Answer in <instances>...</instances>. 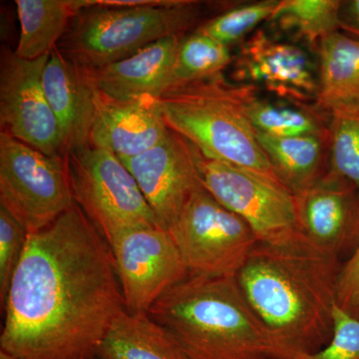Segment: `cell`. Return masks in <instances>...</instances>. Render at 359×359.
<instances>
[{
  "mask_svg": "<svg viewBox=\"0 0 359 359\" xmlns=\"http://www.w3.org/2000/svg\"><path fill=\"white\" fill-rule=\"evenodd\" d=\"M2 308L0 359H95L125 302L109 243L76 204L28 236Z\"/></svg>",
  "mask_w": 359,
  "mask_h": 359,
  "instance_id": "cell-1",
  "label": "cell"
},
{
  "mask_svg": "<svg viewBox=\"0 0 359 359\" xmlns=\"http://www.w3.org/2000/svg\"><path fill=\"white\" fill-rule=\"evenodd\" d=\"M341 266L297 233L257 243L238 271V287L285 359L316 353L332 339Z\"/></svg>",
  "mask_w": 359,
  "mask_h": 359,
  "instance_id": "cell-2",
  "label": "cell"
},
{
  "mask_svg": "<svg viewBox=\"0 0 359 359\" xmlns=\"http://www.w3.org/2000/svg\"><path fill=\"white\" fill-rule=\"evenodd\" d=\"M148 314L191 359H285L236 276H188Z\"/></svg>",
  "mask_w": 359,
  "mask_h": 359,
  "instance_id": "cell-3",
  "label": "cell"
},
{
  "mask_svg": "<svg viewBox=\"0 0 359 359\" xmlns=\"http://www.w3.org/2000/svg\"><path fill=\"white\" fill-rule=\"evenodd\" d=\"M256 95V87L231 84L221 74L169 90L158 102L168 128L204 157L278 180L248 117Z\"/></svg>",
  "mask_w": 359,
  "mask_h": 359,
  "instance_id": "cell-4",
  "label": "cell"
},
{
  "mask_svg": "<svg viewBox=\"0 0 359 359\" xmlns=\"http://www.w3.org/2000/svg\"><path fill=\"white\" fill-rule=\"evenodd\" d=\"M201 15L199 2L189 0L133 7L99 6L88 0V6L71 20L56 48L82 69H98L160 40L184 36Z\"/></svg>",
  "mask_w": 359,
  "mask_h": 359,
  "instance_id": "cell-5",
  "label": "cell"
},
{
  "mask_svg": "<svg viewBox=\"0 0 359 359\" xmlns=\"http://www.w3.org/2000/svg\"><path fill=\"white\" fill-rule=\"evenodd\" d=\"M74 205L67 157L45 155L0 133V207L30 235L50 226Z\"/></svg>",
  "mask_w": 359,
  "mask_h": 359,
  "instance_id": "cell-6",
  "label": "cell"
},
{
  "mask_svg": "<svg viewBox=\"0 0 359 359\" xmlns=\"http://www.w3.org/2000/svg\"><path fill=\"white\" fill-rule=\"evenodd\" d=\"M67 158L75 204L109 245L128 229L161 226L133 175L114 153L89 146Z\"/></svg>",
  "mask_w": 359,
  "mask_h": 359,
  "instance_id": "cell-7",
  "label": "cell"
},
{
  "mask_svg": "<svg viewBox=\"0 0 359 359\" xmlns=\"http://www.w3.org/2000/svg\"><path fill=\"white\" fill-rule=\"evenodd\" d=\"M168 231L189 276H236L259 243L247 222L203 185Z\"/></svg>",
  "mask_w": 359,
  "mask_h": 359,
  "instance_id": "cell-8",
  "label": "cell"
},
{
  "mask_svg": "<svg viewBox=\"0 0 359 359\" xmlns=\"http://www.w3.org/2000/svg\"><path fill=\"white\" fill-rule=\"evenodd\" d=\"M199 167L203 187L245 219L259 243L276 244L299 233L294 195L282 182L202 154Z\"/></svg>",
  "mask_w": 359,
  "mask_h": 359,
  "instance_id": "cell-9",
  "label": "cell"
},
{
  "mask_svg": "<svg viewBox=\"0 0 359 359\" xmlns=\"http://www.w3.org/2000/svg\"><path fill=\"white\" fill-rule=\"evenodd\" d=\"M125 309L148 313L156 302L189 276L170 231L162 226H135L110 244Z\"/></svg>",
  "mask_w": 359,
  "mask_h": 359,
  "instance_id": "cell-10",
  "label": "cell"
},
{
  "mask_svg": "<svg viewBox=\"0 0 359 359\" xmlns=\"http://www.w3.org/2000/svg\"><path fill=\"white\" fill-rule=\"evenodd\" d=\"M48 55L27 60L2 47L0 58V124L11 135L47 156L67 157L62 134L43 87Z\"/></svg>",
  "mask_w": 359,
  "mask_h": 359,
  "instance_id": "cell-11",
  "label": "cell"
},
{
  "mask_svg": "<svg viewBox=\"0 0 359 359\" xmlns=\"http://www.w3.org/2000/svg\"><path fill=\"white\" fill-rule=\"evenodd\" d=\"M201 153L191 142L170 130L150 150L131 158H120L162 228L169 230L201 183Z\"/></svg>",
  "mask_w": 359,
  "mask_h": 359,
  "instance_id": "cell-12",
  "label": "cell"
},
{
  "mask_svg": "<svg viewBox=\"0 0 359 359\" xmlns=\"http://www.w3.org/2000/svg\"><path fill=\"white\" fill-rule=\"evenodd\" d=\"M294 199L302 237L337 259L353 254L359 245V192L351 182L327 170Z\"/></svg>",
  "mask_w": 359,
  "mask_h": 359,
  "instance_id": "cell-13",
  "label": "cell"
},
{
  "mask_svg": "<svg viewBox=\"0 0 359 359\" xmlns=\"http://www.w3.org/2000/svg\"><path fill=\"white\" fill-rule=\"evenodd\" d=\"M91 87L94 113L90 146L131 158L150 150L169 133L158 98L117 99Z\"/></svg>",
  "mask_w": 359,
  "mask_h": 359,
  "instance_id": "cell-14",
  "label": "cell"
},
{
  "mask_svg": "<svg viewBox=\"0 0 359 359\" xmlns=\"http://www.w3.org/2000/svg\"><path fill=\"white\" fill-rule=\"evenodd\" d=\"M238 60V74L243 79L259 82L297 105L316 100L318 80L308 55L299 47L273 41L259 30L244 45Z\"/></svg>",
  "mask_w": 359,
  "mask_h": 359,
  "instance_id": "cell-15",
  "label": "cell"
},
{
  "mask_svg": "<svg viewBox=\"0 0 359 359\" xmlns=\"http://www.w3.org/2000/svg\"><path fill=\"white\" fill-rule=\"evenodd\" d=\"M174 36L149 45L134 55L85 75L94 88L117 99L152 96L159 98L171 87L180 42Z\"/></svg>",
  "mask_w": 359,
  "mask_h": 359,
  "instance_id": "cell-16",
  "label": "cell"
},
{
  "mask_svg": "<svg viewBox=\"0 0 359 359\" xmlns=\"http://www.w3.org/2000/svg\"><path fill=\"white\" fill-rule=\"evenodd\" d=\"M43 87L62 134L65 155L89 147L93 91L84 71L55 48L44 68Z\"/></svg>",
  "mask_w": 359,
  "mask_h": 359,
  "instance_id": "cell-17",
  "label": "cell"
},
{
  "mask_svg": "<svg viewBox=\"0 0 359 359\" xmlns=\"http://www.w3.org/2000/svg\"><path fill=\"white\" fill-rule=\"evenodd\" d=\"M316 106L328 115L359 110V39L340 32L321 40Z\"/></svg>",
  "mask_w": 359,
  "mask_h": 359,
  "instance_id": "cell-18",
  "label": "cell"
},
{
  "mask_svg": "<svg viewBox=\"0 0 359 359\" xmlns=\"http://www.w3.org/2000/svg\"><path fill=\"white\" fill-rule=\"evenodd\" d=\"M257 139L276 177L294 195L308 190L327 174L328 133L280 138L257 132Z\"/></svg>",
  "mask_w": 359,
  "mask_h": 359,
  "instance_id": "cell-19",
  "label": "cell"
},
{
  "mask_svg": "<svg viewBox=\"0 0 359 359\" xmlns=\"http://www.w3.org/2000/svg\"><path fill=\"white\" fill-rule=\"evenodd\" d=\"M95 359H191L174 335L148 313L124 311L112 323Z\"/></svg>",
  "mask_w": 359,
  "mask_h": 359,
  "instance_id": "cell-20",
  "label": "cell"
},
{
  "mask_svg": "<svg viewBox=\"0 0 359 359\" xmlns=\"http://www.w3.org/2000/svg\"><path fill=\"white\" fill-rule=\"evenodd\" d=\"M20 36L15 53L34 60L57 47L71 20L88 0H16Z\"/></svg>",
  "mask_w": 359,
  "mask_h": 359,
  "instance_id": "cell-21",
  "label": "cell"
},
{
  "mask_svg": "<svg viewBox=\"0 0 359 359\" xmlns=\"http://www.w3.org/2000/svg\"><path fill=\"white\" fill-rule=\"evenodd\" d=\"M340 0H278L271 20L318 48L321 40L340 30Z\"/></svg>",
  "mask_w": 359,
  "mask_h": 359,
  "instance_id": "cell-22",
  "label": "cell"
},
{
  "mask_svg": "<svg viewBox=\"0 0 359 359\" xmlns=\"http://www.w3.org/2000/svg\"><path fill=\"white\" fill-rule=\"evenodd\" d=\"M247 114L257 132L280 138L327 134L330 119H325L320 110L306 105H278L257 95L248 104Z\"/></svg>",
  "mask_w": 359,
  "mask_h": 359,
  "instance_id": "cell-23",
  "label": "cell"
},
{
  "mask_svg": "<svg viewBox=\"0 0 359 359\" xmlns=\"http://www.w3.org/2000/svg\"><path fill=\"white\" fill-rule=\"evenodd\" d=\"M231 61L229 47L195 30L180 42L169 90L223 74Z\"/></svg>",
  "mask_w": 359,
  "mask_h": 359,
  "instance_id": "cell-24",
  "label": "cell"
},
{
  "mask_svg": "<svg viewBox=\"0 0 359 359\" xmlns=\"http://www.w3.org/2000/svg\"><path fill=\"white\" fill-rule=\"evenodd\" d=\"M328 171L346 179L359 192V110L330 114Z\"/></svg>",
  "mask_w": 359,
  "mask_h": 359,
  "instance_id": "cell-25",
  "label": "cell"
},
{
  "mask_svg": "<svg viewBox=\"0 0 359 359\" xmlns=\"http://www.w3.org/2000/svg\"><path fill=\"white\" fill-rule=\"evenodd\" d=\"M278 0H263L230 9L199 26L196 32L229 47L241 41L257 25L271 20Z\"/></svg>",
  "mask_w": 359,
  "mask_h": 359,
  "instance_id": "cell-26",
  "label": "cell"
},
{
  "mask_svg": "<svg viewBox=\"0 0 359 359\" xmlns=\"http://www.w3.org/2000/svg\"><path fill=\"white\" fill-rule=\"evenodd\" d=\"M28 231L4 208L0 207V301L7 292L28 240Z\"/></svg>",
  "mask_w": 359,
  "mask_h": 359,
  "instance_id": "cell-27",
  "label": "cell"
},
{
  "mask_svg": "<svg viewBox=\"0 0 359 359\" xmlns=\"http://www.w3.org/2000/svg\"><path fill=\"white\" fill-rule=\"evenodd\" d=\"M297 359H359V318L335 306L334 332L320 351Z\"/></svg>",
  "mask_w": 359,
  "mask_h": 359,
  "instance_id": "cell-28",
  "label": "cell"
},
{
  "mask_svg": "<svg viewBox=\"0 0 359 359\" xmlns=\"http://www.w3.org/2000/svg\"><path fill=\"white\" fill-rule=\"evenodd\" d=\"M337 304L340 309L359 318V245L340 269Z\"/></svg>",
  "mask_w": 359,
  "mask_h": 359,
  "instance_id": "cell-29",
  "label": "cell"
},
{
  "mask_svg": "<svg viewBox=\"0 0 359 359\" xmlns=\"http://www.w3.org/2000/svg\"><path fill=\"white\" fill-rule=\"evenodd\" d=\"M340 29L359 39V0L342 2L340 9Z\"/></svg>",
  "mask_w": 359,
  "mask_h": 359,
  "instance_id": "cell-30",
  "label": "cell"
}]
</instances>
